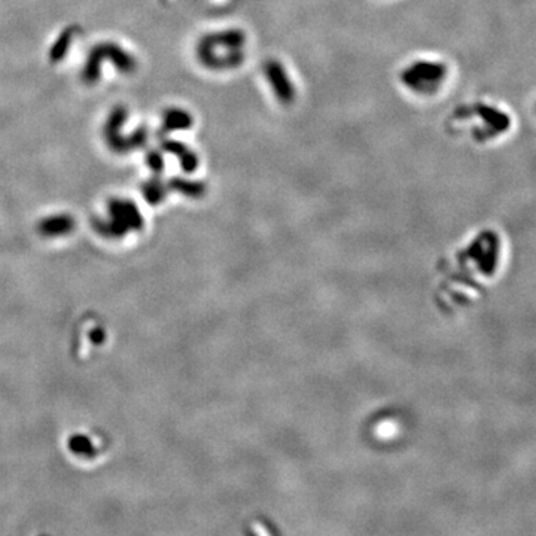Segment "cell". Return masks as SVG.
I'll list each match as a JSON object with an SVG mask.
<instances>
[{"label": "cell", "instance_id": "1", "mask_svg": "<svg viewBox=\"0 0 536 536\" xmlns=\"http://www.w3.org/2000/svg\"><path fill=\"white\" fill-rule=\"evenodd\" d=\"M455 113V130L476 145H498L510 139L517 128L514 112L496 101H476Z\"/></svg>", "mask_w": 536, "mask_h": 536}, {"label": "cell", "instance_id": "2", "mask_svg": "<svg viewBox=\"0 0 536 536\" xmlns=\"http://www.w3.org/2000/svg\"><path fill=\"white\" fill-rule=\"evenodd\" d=\"M450 67L441 60L420 58L402 70V85L421 97L437 96L450 79Z\"/></svg>", "mask_w": 536, "mask_h": 536}, {"label": "cell", "instance_id": "3", "mask_svg": "<svg viewBox=\"0 0 536 536\" xmlns=\"http://www.w3.org/2000/svg\"><path fill=\"white\" fill-rule=\"evenodd\" d=\"M208 47L206 56L215 53V60H212L215 67H235L243 58L244 35L235 30H226L224 33L212 35Z\"/></svg>", "mask_w": 536, "mask_h": 536}, {"label": "cell", "instance_id": "4", "mask_svg": "<svg viewBox=\"0 0 536 536\" xmlns=\"http://www.w3.org/2000/svg\"><path fill=\"white\" fill-rule=\"evenodd\" d=\"M532 109H533V117L536 118V99H535V101H533V106H532Z\"/></svg>", "mask_w": 536, "mask_h": 536}]
</instances>
